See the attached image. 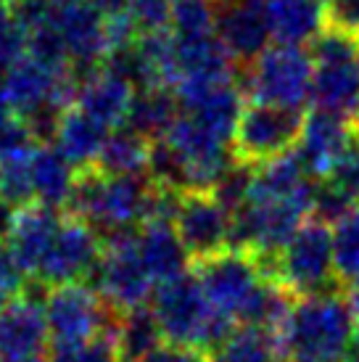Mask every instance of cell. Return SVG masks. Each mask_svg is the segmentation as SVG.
Instances as JSON below:
<instances>
[{
	"label": "cell",
	"mask_w": 359,
	"mask_h": 362,
	"mask_svg": "<svg viewBox=\"0 0 359 362\" xmlns=\"http://www.w3.org/2000/svg\"><path fill=\"white\" fill-rule=\"evenodd\" d=\"M156 182L151 175H103L95 167L80 170L66 214L88 222L100 238L135 233L151 222Z\"/></svg>",
	"instance_id": "6da1fadb"
},
{
	"label": "cell",
	"mask_w": 359,
	"mask_h": 362,
	"mask_svg": "<svg viewBox=\"0 0 359 362\" xmlns=\"http://www.w3.org/2000/svg\"><path fill=\"white\" fill-rule=\"evenodd\" d=\"M45 322L53 349L114 336L119 312L111 310L90 283H66L45 291Z\"/></svg>",
	"instance_id": "52a82bcc"
},
{
	"label": "cell",
	"mask_w": 359,
	"mask_h": 362,
	"mask_svg": "<svg viewBox=\"0 0 359 362\" xmlns=\"http://www.w3.org/2000/svg\"><path fill=\"white\" fill-rule=\"evenodd\" d=\"M140 362H209V354L190 349V346H175V344H161L156 352H151Z\"/></svg>",
	"instance_id": "e575fe53"
},
{
	"label": "cell",
	"mask_w": 359,
	"mask_h": 362,
	"mask_svg": "<svg viewBox=\"0 0 359 362\" xmlns=\"http://www.w3.org/2000/svg\"><path fill=\"white\" fill-rule=\"evenodd\" d=\"M50 362H119L114 336H100L77 346H59L53 349Z\"/></svg>",
	"instance_id": "1f68e13d"
},
{
	"label": "cell",
	"mask_w": 359,
	"mask_h": 362,
	"mask_svg": "<svg viewBox=\"0 0 359 362\" xmlns=\"http://www.w3.org/2000/svg\"><path fill=\"white\" fill-rule=\"evenodd\" d=\"M100 252H103V238L98 233L93 230L88 222L64 214L59 233L32 281L45 288L88 281L98 264Z\"/></svg>",
	"instance_id": "7c38bea8"
},
{
	"label": "cell",
	"mask_w": 359,
	"mask_h": 362,
	"mask_svg": "<svg viewBox=\"0 0 359 362\" xmlns=\"http://www.w3.org/2000/svg\"><path fill=\"white\" fill-rule=\"evenodd\" d=\"M217 32V8L211 0H175L172 6V37H204Z\"/></svg>",
	"instance_id": "4316f807"
},
{
	"label": "cell",
	"mask_w": 359,
	"mask_h": 362,
	"mask_svg": "<svg viewBox=\"0 0 359 362\" xmlns=\"http://www.w3.org/2000/svg\"><path fill=\"white\" fill-rule=\"evenodd\" d=\"M6 3H13V6H19L21 0H6Z\"/></svg>",
	"instance_id": "b9f144b4"
},
{
	"label": "cell",
	"mask_w": 359,
	"mask_h": 362,
	"mask_svg": "<svg viewBox=\"0 0 359 362\" xmlns=\"http://www.w3.org/2000/svg\"><path fill=\"white\" fill-rule=\"evenodd\" d=\"M30 175H32L35 202L45 204V206L59 211L66 209L80 170L56 146L40 143L35 148V153H32L30 159Z\"/></svg>",
	"instance_id": "44dd1931"
},
{
	"label": "cell",
	"mask_w": 359,
	"mask_h": 362,
	"mask_svg": "<svg viewBox=\"0 0 359 362\" xmlns=\"http://www.w3.org/2000/svg\"><path fill=\"white\" fill-rule=\"evenodd\" d=\"M269 35L278 45L304 48L328 27L322 0H267Z\"/></svg>",
	"instance_id": "d6986e66"
},
{
	"label": "cell",
	"mask_w": 359,
	"mask_h": 362,
	"mask_svg": "<svg viewBox=\"0 0 359 362\" xmlns=\"http://www.w3.org/2000/svg\"><path fill=\"white\" fill-rule=\"evenodd\" d=\"M135 233H117L103 238L100 259L88 278L90 286L103 296V302L119 315L146 307L156 286L140 262Z\"/></svg>",
	"instance_id": "9c48e42d"
},
{
	"label": "cell",
	"mask_w": 359,
	"mask_h": 362,
	"mask_svg": "<svg viewBox=\"0 0 359 362\" xmlns=\"http://www.w3.org/2000/svg\"><path fill=\"white\" fill-rule=\"evenodd\" d=\"M45 286L32 283L13 302L0 307V362H50V341L45 310L37 296Z\"/></svg>",
	"instance_id": "8fae6325"
},
{
	"label": "cell",
	"mask_w": 359,
	"mask_h": 362,
	"mask_svg": "<svg viewBox=\"0 0 359 362\" xmlns=\"http://www.w3.org/2000/svg\"><path fill=\"white\" fill-rule=\"evenodd\" d=\"M53 8H66V6H74V3H82V0H48Z\"/></svg>",
	"instance_id": "ab89813d"
},
{
	"label": "cell",
	"mask_w": 359,
	"mask_h": 362,
	"mask_svg": "<svg viewBox=\"0 0 359 362\" xmlns=\"http://www.w3.org/2000/svg\"><path fill=\"white\" fill-rule=\"evenodd\" d=\"M354 336V317L341 291L296 296L278 333V352L286 362H343Z\"/></svg>",
	"instance_id": "7a4b0ae2"
},
{
	"label": "cell",
	"mask_w": 359,
	"mask_h": 362,
	"mask_svg": "<svg viewBox=\"0 0 359 362\" xmlns=\"http://www.w3.org/2000/svg\"><path fill=\"white\" fill-rule=\"evenodd\" d=\"M325 21L330 30H339L359 42V0H328Z\"/></svg>",
	"instance_id": "836d02e7"
},
{
	"label": "cell",
	"mask_w": 359,
	"mask_h": 362,
	"mask_svg": "<svg viewBox=\"0 0 359 362\" xmlns=\"http://www.w3.org/2000/svg\"><path fill=\"white\" fill-rule=\"evenodd\" d=\"M333 191H339L343 199L354 206H359V141L354 132V143L346 151L341 153L336 164L328 170V175L322 177Z\"/></svg>",
	"instance_id": "83f0119b"
},
{
	"label": "cell",
	"mask_w": 359,
	"mask_h": 362,
	"mask_svg": "<svg viewBox=\"0 0 359 362\" xmlns=\"http://www.w3.org/2000/svg\"><path fill=\"white\" fill-rule=\"evenodd\" d=\"M354 132H357V141H359V119L354 122Z\"/></svg>",
	"instance_id": "60d3db41"
},
{
	"label": "cell",
	"mask_w": 359,
	"mask_h": 362,
	"mask_svg": "<svg viewBox=\"0 0 359 362\" xmlns=\"http://www.w3.org/2000/svg\"><path fill=\"white\" fill-rule=\"evenodd\" d=\"M151 310L159 320L164 341L204 354H211L240 328L233 317L211 307L199 278L190 272L159 283L151 296Z\"/></svg>",
	"instance_id": "3957f363"
},
{
	"label": "cell",
	"mask_w": 359,
	"mask_h": 362,
	"mask_svg": "<svg viewBox=\"0 0 359 362\" xmlns=\"http://www.w3.org/2000/svg\"><path fill=\"white\" fill-rule=\"evenodd\" d=\"M24 53H27V40L16 21V11L11 8V3L0 0V71L8 69Z\"/></svg>",
	"instance_id": "4dcf8cb0"
},
{
	"label": "cell",
	"mask_w": 359,
	"mask_h": 362,
	"mask_svg": "<svg viewBox=\"0 0 359 362\" xmlns=\"http://www.w3.org/2000/svg\"><path fill=\"white\" fill-rule=\"evenodd\" d=\"M346 302H349L351 317H354V328H357V333H359V281L346 286Z\"/></svg>",
	"instance_id": "8d00e7d4"
},
{
	"label": "cell",
	"mask_w": 359,
	"mask_h": 362,
	"mask_svg": "<svg viewBox=\"0 0 359 362\" xmlns=\"http://www.w3.org/2000/svg\"><path fill=\"white\" fill-rule=\"evenodd\" d=\"M135 246L143 267L156 286L188 272L190 254L172 222H146L135 233Z\"/></svg>",
	"instance_id": "ac0fdd59"
},
{
	"label": "cell",
	"mask_w": 359,
	"mask_h": 362,
	"mask_svg": "<svg viewBox=\"0 0 359 362\" xmlns=\"http://www.w3.org/2000/svg\"><path fill=\"white\" fill-rule=\"evenodd\" d=\"M217 8V35L225 42L238 66H249L267 51L272 40L267 21V0H220Z\"/></svg>",
	"instance_id": "5bb4252c"
},
{
	"label": "cell",
	"mask_w": 359,
	"mask_h": 362,
	"mask_svg": "<svg viewBox=\"0 0 359 362\" xmlns=\"http://www.w3.org/2000/svg\"><path fill=\"white\" fill-rule=\"evenodd\" d=\"M164 344V333L151 307H138L119 315L114 328V346L119 362H140Z\"/></svg>",
	"instance_id": "603a6c76"
},
{
	"label": "cell",
	"mask_w": 359,
	"mask_h": 362,
	"mask_svg": "<svg viewBox=\"0 0 359 362\" xmlns=\"http://www.w3.org/2000/svg\"><path fill=\"white\" fill-rule=\"evenodd\" d=\"M322 3H328V0H322Z\"/></svg>",
	"instance_id": "7bdbcfd3"
},
{
	"label": "cell",
	"mask_w": 359,
	"mask_h": 362,
	"mask_svg": "<svg viewBox=\"0 0 359 362\" xmlns=\"http://www.w3.org/2000/svg\"><path fill=\"white\" fill-rule=\"evenodd\" d=\"M111 127H106L103 122H98L95 117H90L88 111H82L80 106L71 103L69 109L61 114L53 141H56V148L77 170H88V167H95Z\"/></svg>",
	"instance_id": "ffe728a7"
},
{
	"label": "cell",
	"mask_w": 359,
	"mask_h": 362,
	"mask_svg": "<svg viewBox=\"0 0 359 362\" xmlns=\"http://www.w3.org/2000/svg\"><path fill=\"white\" fill-rule=\"evenodd\" d=\"M301 130L304 114L296 106L249 101L240 111L238 127L233 135V153L243 164L259 167L296 151Z\"/></svg>",
	"instance_id": "ba28073f"
},
{
	"label": "cell",
	"mask_w": 359,
	"mask_h": 362,
	"mask_svg": "<svg viewBox=\"0 0 359 362\" xmlns=\"http://www.w3.org/2000/svg\"><path fill=\"white\" fill-rule=\"evenodd\" d=\"M314 80L312 103L314 109L333 111L357 119L359 114V42L339 30L325 27L312 42Z\"/></svg>",
	"instance_id": "8992f818"
},
{
	"label": "cell",
	"mask_w": 359,
	"mask_h": 362,
	"mask_svg": "<svg viewBox=\"0 0 359 362\" xmlns=\"http://www.w3.org/2000/svg\"><path fill=\"white\" fill-rule=\"evenodd\" d=\"M333 259L341 286L359 281V206L333 225Z\"/></svg>",
	"instance_id": "484cf974"
},
{
	"label": "cell",
	"mask_w": 359,
	"mask_h": 362,
	"mask_svg": "<svg viewBox=\"0 0 359 362\" xmlns=\"http://www.w3.org/2000/svg\"><path fill=\"white\" fill-rule=\"evenodd\" d=\"M269 278L283 283L293 296L339 291L341 281L333 259V230L328 222L307 220L272 259Z\"/></svg>",
	"instance_id": "277c9868"
},
{
	"label": "cell",
	"mask_w": 359,
	"mask_h": 362,
	"mask_svg": "<svg viewBox=\"0 0 359 362\" xmlns=\"http://www.w3.org/2000/svg\"><path fill=\"white\" fill-rule=\"evenodd\" d=\"M132 98H135V85L114 74L111 69L100 66L93 74L77 80L74 93V106L88 111L90 117L103 122L106 127H122L127 114H130Z\"/></svg>",
	"instance_id": "e0dca14e"
},
{
	"label": "cell",
	"mask_w": 359,
	"mask_h": 362,
	"mask_svg": "<svg viewBox=\"0 0 359 362\" xmlns=\"http://www.w3.org/2000/svg\"><path fill=\"white\" fill-rule=\"evenodd\" d=\"M180 117V101L175 88H140L135 90L124 127L135 130L146 141H164Z\"/></svg>",
	"instance_id": "7402d4cb"
},
{
	"label": "cell",
	"mask_w": 359,
	"mask_h": 362,
	"mask_svg": "<svg viewBox=\"0 0 359 362\" xmlns=\"http://www.w3.org/2000/svg\"><path fill=\"white\" fill-rule=\"evenodd\" d=\"M40 146L37 135L24 119L13 117L8 124L0 127V167H8L13 161L30 159L35 148Z\"/></svg>",
	"instance_id": "f1b7e54d"
},
{
	"label": "cell",
	"mask_w": 359,
	"mask_h": 362,
	"mask_svg": "<svg viewBox=\"0 0 359 362\" xmlns=\"http://www.w3.org/2000/svg\"><path fill=\"white\" fill-rule=\"evenodd\" d=\"M354 122L357 119L322 109H314L304 117L296 156L314 180H322L336 159L354 143Z\"/></svg>",
	"instance_id": "9a60e30c"
},
{
	"label": "cell",
	"mask_w": 359,
	"mask_h": 362,
	"mask_svg": "<svg viewBox=\"0 0 359 362\" xmlns=\"http://www.w3.org/2000/svg\"><path fill=\"white\" fill-rule=\"evenodd\" d=\"M314 61L312 53L296 45H272L249 66H240V90L251 101L296 106L312 101Z\"/></svg>",
	"instance_id": "5b68a950"
},
{
	"label": "cell",
	"mask_w": 359,
	"mask_h": 362,
	"mask_svg": "<svg viewBox=\"0 0 359 362\" xmlns=\"http://www.w3.org/2000/svg\"><path fill=\"white\" fill-rule=\"evenodd\" d=\"M13 206H11L3 196H0V238L3 235H8V228H11V220H13Z\"/></svg>",
	"instance_id": "74e56055"
},
{
	"label": "cell",
	"mask_w": 359,
	"mask_h": 362,
	"mask_svg": "<svg viewBox=\"0 0 359 362\" xmlns=\"http://www.w3.org/2000/svg\"><path fill=\"white\" fill-rule=\"evenodd\" d=\"M175 230L188 249L190 259H209L230 249L233 214L211 191H185L180 196Z\"/></svg>",
	"instance_id": "4fadbf2b"
},
{
	"label": "cell",
	"mask_w": 359,
	"mask_h": 362,
	"mask_svg": "<svg viewBox=\"0 0 359 362\" xmlns=\"http://www.w3.org/2000/svg\"><path fill=\"white\" fill-rule=\"evenodd\" d=\"M27 291V272L19 267L6 243H0V307Z\"/></svg>",
	"instance_id": "d6a6232c"
},
{
	"label": "cell",
	"mask_w": 359,
	"mask_h": 362,
	"mask_svg": "<svg viewBox=\"0 0 359 362\" xmlns=\"http://www.w3.org/2000/svg\"><path fill=\"white\" fill-rule=\"evenodd\" d=\"M175 0H130L127 16L132 19L138 35H159L170 30Z\"/></svg>",
	"instance_id": "f546056e"
},
{
	"label": "cell",
	"mask_w": 359,
	"mask_h": 362,
	"mask_svg": "<svg viewBox=\"0 0 359 362\" xmlns=\"http://www.w3.org/2000/svg\"><path fill=\"white\" fill-rule=\"evenodd\" d=\"M13 117H16V114H13V109H11L8 98H6V90H3V82H0V127L8 124Z\"/></svg>",
	"instance_id": "f35d334b"
},
{
	"label": "cell",
	"mask_w": 359,
	"mask_h": 362,
	"mask_svg": "<svg viewBox=\"0 0 359 362\" xmlns=\"http://www.w3.org/2000/svg\"><path fill=\"white\" fill-rule=\"evenodd\" d=\"M61 222H64V214L59 209H50L37 202L13 211L6 246L11 249L13 259L19 262L21 270L27 272V278H35V272L40 270V262L45 259Z\"/></svg>",
	"instance_id": "2e32d148"
},
{
	"label": "cell",
	"mask_w": 359,
	"mask_h": 362,
	"mask_svg": "<svg viewBox=\"0 0 359 362\" xmlns=\"http://www.w3.org/2000/svg\"><path fill=\"white\" fill-rule=\"evenodd\" d=\"M151 146L153 143L130 127H114L100 148L95 170L103 175H148Z\"/></svg>",
	"instance_id": "cb8c5ba5"
},
{
	"label": "cell",
	"mask_w": 359,
	"mask_h": 362,
	"mask_svg": "<svg viewBox=\"0 0 359 362\" xmlns=\"http://www.w3.org/2000/svg\"><path fill=\"white\" fill-rule=\"evenodd\" d=\"M88 3H90V6H95L103 16L122 13V11H127V6H130V0H88Z\"/></svg>",
	"instance_id": "d590c367"
},
{
	"label": "cell",
	"mask_w": 359,
	"mask_h": 362,
	"mask_svg": "<svg viewBox=\"0 0 359 362\" xmlns=\"http://www.w3.org/2000/svg\"><path fill=\"white\" fill-rule=\"evenodd\" d=\"M196 278L211 307L240 325V317L249 310L254 293L267 281V272L251 252L230 246L209 259L196 262Z\"/></svg>",
	"instance_id": "30bf717a"
},
{
	"label": "cell",
	"mask_w": 359,
	"mask_h": 362,
	"mask_svg": "<svg viewBox=\"0 0 359 362\" xmlns=\"http://www.w3.org/2000/svg\"><path fill=\"white\" fill-rule=\"evenodd\" d=\"M278 341L259 328L240 325L228 341L209 354V362H278Z\"/></svg>",
	"instance_id": "d4e9b609"
}]
</instances>
